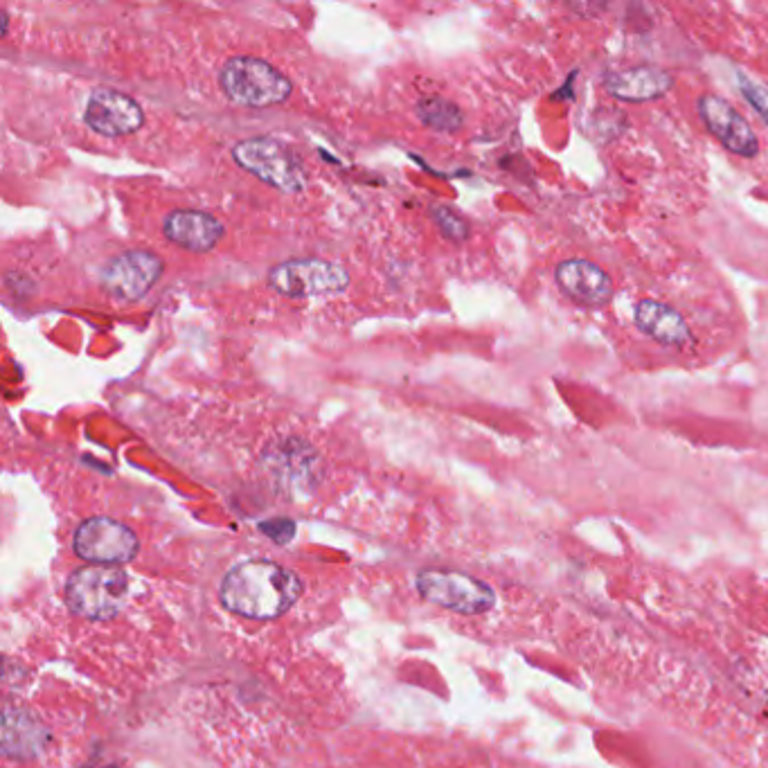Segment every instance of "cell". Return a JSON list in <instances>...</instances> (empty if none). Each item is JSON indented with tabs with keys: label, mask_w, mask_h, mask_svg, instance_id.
Here are the masks:
<instances>
[{
	"label": "cell",
	"mask_w": 768,
	"mask_h": 768,
	"mask_svg": "<svg viewBox=\"0 0 768 768\" xmlns=\"http://www.w3.org/2000/svg\"><path fill=\"white\" fill-rule=\"evenodd\" d=\"M300 593L298 575L266 559L244 561L232 568L221 584L223 606L250 620L280 618L296 604Z\"/></svg>",
	"instance_id": "6da1fadb"
},
{
	"label": "cell",
	"mask_w": 768,
	"mask_h": 768,
	"mask_svg": "<svg viewBox=\"0 0 768 768\" xmlns=\"http://www.w3.org/2000/svg\"><path fill=\"white\" fill-rule=\"evenodd\" d=\"M219 86L232 104L266 109L287 102L293 93L291 79L260 57H232L219 70Z\"/></svg>",
	"instance_id": "7a4b0ae2"
},
{
	"label": "cell",
	"mask_w": 768,
	"mask_h": 768,
	"mask_svg": "<svg viewBox=\"0 0 768 768\" xmlns=\"http://www.w3.org/2000/svg\"><path fill=\"white\" fill-rule=\"evenodd\" d=\"M129 593V579L120 568L88 566L68 579L66 600L79 618L111 620L122 611Z\"/></svg>",
	"instance_id": "3957f363"
},
{
	"label": "cell",
	"mask_w": 768,
	"mask_h": 768,
	"mask_svg": "<svg viewBox=\"0 0 768 768\" xmlns=\"http://www.w3.org/2000/svg\"><path fill=\"white\" fill-rule=\"evenodd\" d=\"M235 163L275 190L296 194L307 185V172L298 156L273 138H248L232 147Z\"/></svg>",
	"instance_id": "277c9868"
},
{
	"label": "cell",
	"mask_w": 768,
	"mask_h": 768,
	"mask_svg": "<svg viewBox=\"0 0 768 768\" xmlns=\"http://www.w3.org/2000/svg\"><path fill=\"white\" fill-rule=\"evenodd\" d=\"M269 287L287 298H325L338 296L350 287V273L341 264L307 257L273 266Z\"/></svg>",
	"instance_id": "5b68a950"
},
{
	"label": "cell",
	"mask_w": 768,
	"mask_h": 768,
	"mask_svg": "<svg viewBox=\"0 0 768 768\" xmlns=\"http://www.w3.org/2000/svg\"><path fill=\"white\" fill-rule=\"evenodd\" d=\"M165 271L163 257L154 250L131 248L111 257L100 273L106 296L118 302H136L145 298Z\"/></svg>",
	"instance_id": "8992f818"
},
{
	"label": "cell",
	"mask_w": 768,
	"mask_h": 768,
	"mask_svg": "<svg viewBox=\"0 0 768 768\" xmlns=\"http://www.w3.org/2000/svg\"><path fill=\"white\" fill-rule=\"evenodd\" d=\"M417 588L428 602L462 615L487 613L496 604V595L485 582L455 570H422Z\"/></svg>",
	"instance_id": "52a82bcc"
},
{
	"label": "cell",
	"mask_w": 768,
	"mask_h": 768,
	"mask_svg": "<svg viewBox=\"0 0 768 768\" xmlns=\"http://www.w3.org/2000/svg\"><path fill=\"white\" fill-rule=\"evenodd\" d=\"M77 557L97 566L127 564L138 555L140 541L136 532L127 525L109 519V516H93L79 525L73 539Z\"/></svg>",
	"instance_id": "ba28073f"
},
{
	"label": "cell",
	"mask_w": 768,
	"mask_h": 768,
	"mask_svg": "<svg viewBox=\"0 0 768 768\" xmlns=\"http://www.w3.org/2000/svg\"><path fill=\"white\" fill-rule=\"evenodd\" d=\"M86 127L104 138H124L142 129L145 111L131 95L115 88H95L84 109Z\"/></svg>",
	"instance_id": "9c48e42d"
},
{
	"label": "cell",
	"mask_w": 768,
	"mask_h": 768,
	"mask_svg": "<svg viewBox=\"0 0 768 768\" xmlns=\"http://www.w3.org/2000/svg\"><path fill=\"white\" fill-rule=\"evenodd\" d=\"M696 106H699V115L705 127L730 154L741 158H755L759 154V138L755 129L730 102L708 93L699 97Z\"/></svg>",
	"instance_id": "30bf717a"
},
{
	"label": "cell",
	"mask_w": 768,
	"mask_h": 768,
	"mask_svg": "<svg viewBox=\"0 0 768 768\" xmlns=\"http://www.w3.org/2000/svg\"><path fill=\"white\" fill-rule=\"evenodd\" d=\"M555 280L570 300L584 307L609 305L615 291L611 275L600 264L582 260V257L561 262L555 269Z\"/></svg>",
	"instance_id": "8fae6325"
},
{
	"label": "cell",
	"mask_w": 768,
	"mask_h": 768,
	"mask_svg": "<svg viewBox=\"0 0 768 768\" xmlns=\"http://www.w3.org/2000/svg\"><path fill=\"white\" fill-rule=\"evenodd\" d=\"M672 86V73L658 66H629L604 75L606 93L629 104L654 102L672 91Z\"/></svg>",
	"instance_id": "7c38bea8"
},
{
	"label": "cell",
	"mask_w": 768,
	"mask_h": 768,
	"mask_svg": "<svg viewBox=\"0 0 768 768\" xmlns=\"http://www.w3.org/2000/svg\"><path fill=\"white\" fill-rule=\"evenodd\" d=\"M163 235L190 253H210L223 239V223L201 210H174L163 221Z\"/></svg>",
	"instance_id": "4fadbf2b"
},
{
	"label": "cell",
	"mask_w": 768,
	"mask_h": 768,
	"mask_svg": "<svg viewBox=\"0 0 768 768\" xmlns=\"http://www.w3.org/2000/svg\"><path fill=\"white\" fill-rule=\"evenodd\" d=\"M633 323L642 334L665 347H683L692 332L681 311L658 300H640L633 311Z\"/></svg>",
	"instance_id": "5bb4252c"
},
{
	"label": "cell",
	"mask_w": 768,
	"mask_h": 768,
	"mask_svg": "<svg viewBox=\"0 0 768 768\" xmlns=\"http://www.w3.org/2000/svg\"><path fill=\"white\" fill-rule=\"evenodd\" d=\"M41 728L28 714L5 712L3 726V748L7 755H34L41 746Z\"/></svg>",
	"instance_id": "9a60e30c"
},
{
	"label": "cell",
	"mask_w": 768,
	"mask_h": 768,
	"mask_svg": "<svg viewBox=\"0 0 768 768\" xmlns=\"http://www.w3.org/2000/svg\"><path fill=\"white\" fill-rule=\"evenodd\" d=\"M415 113L428 129L442 133L458 131L464 122V113L460 111V106L444 100L440 95H428L424 100H419Z\"/></svg>",
	"instance_id": "2e32d148"
},
{
	"label": "cell",
	"mask_w": 768,
	"mask_h": 768,
	"mask_svg": "<svg viewBox=\"0 0 768 768\" xmlns=\"http://www.w3.org/2000/svg\"><path fill=\"white\" fill-rule=\"evenodd\" d=\"M433 214H435L437 226H440V230L449 239L464 241L469 237V223L464 221L458 212H453L451 208H444V205H437Z\"/></svg>",
	"instance_id": "e0dca14e"
},
{
	"label": "cell",
	"mask_w": 768,
	"mask_h": 768,
	"mask_svg": "<svg viewBox=\"0 0 768 768\" xmlns=\"http://www.w3.org/2000/svg\"><path fill=\"white\" fill-rule=\"evenodd\" d=\"M737 79H739L741 95H744L746 100L753 104V109L768 122V88L759 86L755 82H750V79L744 77V75H739Z\"/></svg>",
	"instance_id": "ac0fdd59"
}]
</instances>
